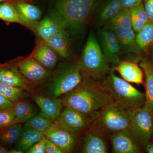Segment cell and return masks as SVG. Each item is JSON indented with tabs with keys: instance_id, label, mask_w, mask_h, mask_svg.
<instances>
[{
	"instance_id": "6da1fadb",
	"label": "cell",
	"mask_w": 153,
	"mask_h": 153,
	"mask_svg": "<svg viewBox=\"0 0 153 153\" xmlns=\"http://www.w3.org/2000/svg\"><path fill=\"white\" fill-rule=\"evenodd\" d=\"M60 98L63 107L75 109L92 122L102 108L114 102L100 82L87 77Z\"/></svg>"
},
{
	"instance_id": "7a4b0ae2",
	"label": "cell",
	"mask_w": 153,
	"mask_h": 153,
	"mask_svg": "<svg viewBox=\"0 0 153 153\" xmlns=\"http://www.w3.org/2000/svg\"><path fill=\"white\" fill-rule=\"evenodd\" d=\"M129 124V109L114 101L100 111L89 129L106 138L115 133L128 129Z\"/></svg>"
},
{
	"instance_id": "3957f363",
	"label": "cell",
	"mask_w": 153,
	"mask_h": 153,
	"mask_svg": "<svg viewBox=\"0 0 153 153\" xmlns=\"http://www.w3.org/2000/svg\"><path fill=\"white\" fill-rule=\"evenodd\" d=\"M82 77L101 82L110 68L99 44L96 36L90 32L78 63Z\"/></svg>"
},
{
	"instance_id": "277c9868",
	"label": "cell",
	"mask_w": 153,
	"mask_h": 153,
	"mask_svg": "<svg viewBox=\"0 0 153 153\" xmlns=\"http://www.w3.org/2000/svg\"><path fill=\"white\" fill-rule=\"evenodd\" d=\"M100 0H58L56 10L73 32L82 30L92 19Z\"/></svg>"
},
{
	"instance_id": "5b68a950",
	"label": "cell",
	"mask_w": 153,
	"mask_h": 153,
	"mask_svg": "<svg viewBox=\"0 0 153 153\" xmlns=\"http://www.w3.org/2000/svg\"><path fill=\"white\" fill-rule=\"evenodd\" d=\"M102 87L112 99L128 109L144 106L145 94L134 87L123 79L118 77L113 71L101 82Z\"/></svg>"
},
{
	"instance_id": "8992f818",
	"label": "cell",
	"mask_w": 153,
	"mask_h": 153,
	"mask_svg": "<svg viewBox=\"0 0 153 153\" xmlns=\"http://www.w3.org/2000/svg\"><path fill=\"white\" fill-rule=\"evenodd\" d=\"M82 79L78 64L62 62L52 71L48 79L47 94L60 97L74 89Z\"/></svg>"
},
{
	"instance_id": "52a82bcc",
	"label": "cell",
	"mask_w": 153,
	"mask_h": 153,
	"mask_svg": "<svg viewBox=\"0 0 153 153\" xmlns=\"http://www.w3.org/2000/svg\"><path fill=\"white\" fill-rule=\"evenodd\" d=\"M129 124L128 130L142 148L151 140L153 112L146 106L129 109Z\"/></svg>"
},
{
	"instance_id": "ba28073f",
	"label": "cell",
	"mask_w": 153,
	"mask_h": 153,
	"mask_svg": "<svg viewBox=\"0 0 153 153\" xmlns=\"http://www.w3.org/2000/svg\"><path fill=\"white\" fill-rule=\"evenodd\" d=\"M64 107L57 119L63 128L78 137L90 128L92 121L73 108Z\"/></svg>"
},
{
	"instance_id": "9c48e42d",
	"label": "cell",
	"mask_w": 153,
	"mask_h": 153,
	"mask_svg": "<svg viewBox=\"0 0 153 153\" xmlns=\"http://www.w3.org/2000/svg\"><path fill=\"white\" fill-rule=\"evenodd\" d=\"M96 37L108 63L117 66L122 53L116 33L102 28L99 29Z\"/></svg>"
},
{
	"instance_id": "30bf717a",
	"label": "cell",
	"mask_w": 153,
	"mask_h": 153,
	"mask_svg": "<svg viewBox=\"0 0 153 153\" xmlns=\"http://www.w3.org/2000/svg\"><path fill=\"white\" fill-rule=\"evenodd\" d=\"M16 62L19 71L35 87L47 81L52 72L30 56Z\"/></svg>"
},
{
	"instance_id": "8fae6325",
	"label": "cell",
	"mask_w": 153,
	"mask_h": 153,
	"mask_svg": "<svg viewBox=\"0 0 153 153\" xmlns=\"http://www.w3.org/2000/svg\"><path fill=\"white\" fill-rule=\"evenodd\" d=\"M0 82L35 92V86L19 71L16 61L0 65Z\"/></svg>"
},
{
	"instance_id": "7c38bea8",
	"label": "cell",
	"mask_w": 153,
	"mask_h": 153,
	"mask_svg": "<svg viewBox=\"0 0 153 153\" xmlns=\"http://www.w3.org/2000/svg\"><path fill=\"white\" fill-rule=\"evenodd\" d=\"M44 134L46 138L58 146L65 153L69 152L72 149L78 137L63 128L57 119Z\"/></svg>"
},
{
	"instance_id": "4fadbf2b",
	"label": "cell",
	"mask_w": 153,
	"mask_h": 153,
	"mask_svg": "<svg viewBox=\"0 0 153 153\" xmlns=\"http://www.w3.org/2000/svg\"><path fill=\"white\" fill-rule=\"evenodd\" d=\"M66 28H68L67 22L56 10L38 22L35 33L41 40L45 41L60 30Z\"/></svg>"
},
{
	"instance_id": "5bb4252c",
	"label": "cell",
	"mask_w": 153,
	"mask_h": 153,
	"mask_svg": "<svg viewBox=\"0 0 153 153\" xmlns=\"http://www.w3.org/2000/svg\"><path fill=\"white\" fill-rule=\"evenodd\" d=\"M108 137L112 146L113 152L115 153H139L141 147L133 137L128 130L117 132Z\"/></svg>"
},
{
	"instance_id": "9a60e30c",
	"label": "cell",
	"mask_w": 153,
	"mask_h": 153,
	"mask_svg": "<svg viewBox=\"0 0 153 153\" xmlns=\"http://www.w3.org/2000/svg\"><path fill=\"white\" fill-rule=\"evenodd\" d=\"M32 98L41 111L54 121L60 115L63 107L60 97L48 94L33 93Z\"/></svg>"
},
{
	"instance_id": "2e32d148",
	"label": "cell",
	"mask_w": 153,
	"mask_h": 153,
	"mask_svg": "<svg viewBox=\"0 0 153 153\" xmlns=\"http://www.w3.org/2000/svg\"><path fill=\"white\" fill-rule=\"evenodd\" d=\"M58 56L52 48L40 39L38 41L36 48L30 57L48 70L52 71L57 66Z\"/></svg>"
},
{
	"instance_id": "e0dca14e",
	"label": "cell",
	"mask_w": 153,
	"mask_h": 153,
	"mask_svg": "<svg viewBox=\"0 0 153 153\" xmlns=\"http://www.w3.org/2000/svg\"><path fill=\"white\" fill-rule=\"evenodd\" d=\"M16 7L23 25L35 32L36 25L41 19L42 13L38 7L25 2H12Z\"/></svg>"
},
{
	"instance_id": "ac0fdd59",
	"label": "cell",
	"mask_w": 153,
	"mask_h": 153,
	"mask_svg": "<svg viewBox=\"0 0 153 153\" xmlns=\"http://www.w3.org/2000/svg\"><path fill=\"white\" fill-rule=\"evenodd\" d=\"M44 41L60 57L63 58L69 57L71 40L69 32L66 28L60 30Z\"/></svg>"
},
{
	"instance_id": "d6986e66",
	"label": "cell",
	"mask_w": 153,
	"mask_h": 153,
	"mask_svg": "<svg viewBox=\"0 0 153 153\" xmlns=\"http://www.w3.org/2000/svg\"><path fill=\"white\" fill-rule=\"evenodd\" d=\"M122 8L120 0H106L96 14L95 27L98 29L103 27Z\"/></svg>"
},
{
	"instance_id": "ffe728a7",
	"label": "cell",
	"mask_w": 153,
	"mask_h": 153,
	"mask_svg": "<svg viewBox=\"0 0 153 153\" xmlns=\"http://www.w3.org/2000/svg\"><path fill=\"white\" fill-rule=\"evenodd\" d=\"M114 69L127 82L137 84L143 82L142 70L135 63L127 60L120 61Z\"/></svg>"
},
{
	"instance_id": "44dd1931",
	"label": "cell",
	"mask_w": 153,
	"mask_h": 153,
	"mask_svg": "<svg viewBox=\"0 0 153 153\" xmlns=\"http://www.w3.org/2000/svg\"><path fill=\"white\" fill-rule=\"evenodd\" d=\"M105 138L88 129L83 137L81 152L106 153L108 150Z\"/></svg>"
},
{
	"instance_id": "7402d4cb",
	"label": "cell",
	"mask_w": 153,
	"mask_h": 153,
	"mask_svg": "<svg viewBox=\"0 0 153 153\" xmlns=\"http://www.w3.org/2000/svg\"><path fill=\"white\" fill-rule=\"evenodd\" d=\"M132 28L116 33L121 53H131L140 57L142 53L136 42V35Z\"/></svg>"
},
{
	"instance_id": "603a6c76",
	"label": "cell",
	"mask_w": 153,
	"mask_h": 153,
	"mask_svg": "<svg viewBox=\"0 0 153 153\" xmlns=\"http://www.w3.org/2000/svg\"><path fill=\"white\" fill-rule=\"evenodd\" d=\"M15 117L13 123H26L38 114L36 107L27 100H24L15 103L14 105Z\"/></svg>"
},
{
	"instance_id": "cb8c5ba5",
	"label": "cell",
	"mask_w": 153,
	"mask_h": 153,
	"mask_svg": "<svg viewBox=\"0 0 153 153\" xmlns=\"http://www.w3.org/2000/svg\"><path fill=\"white\" fill-rule=\"evenodd\" d=\"M132 28L129 9L122 8L103 26V29L117 33Z\"/></svg>"
},
{
	"instance_id": "d4e9b609",
	"label": "cell",
	"mask_w": 153,
	"mask_h": 153,
	"mask_svg": "<svg viewBox=\"0 0 153 153\" xmlns=\"http://www.w3.org/2000/svg\"><path fill=\"white\" fill-rule=\"evenodd\" d=\"M45 137L44 133L33 129L24 128L17 142V149L25 152L36 143Z\"/></svg>"
},
{
	"instance_id": "484cf974",
	"label": "cell",
	"mask_w": 153,
	"mask_h": 153,
	"mask_svg": "<svg viewBox=\"0 0 153 153\" xmlns=\"http://www.w3.org/2000/svg\"><path fill=\"white\" fill-rule=\"evenodd\" d=\"M140 66L144 72L146 81V101L144 105L153 112V65L148 60L143 59Z\"/></svg>"
},
{
	"instance_id": "4316f807",
	"label": "cell",
	"mask_w": 153,
	"mask_h": 153,
	"mask_svg": "<svg viewBox=\"0 0 153 153\" xmlns=\"http://www.w3.org/2000/svg\"><path fill=\"white\" fill-rule=\"evenodd\" d=\"M30 92L21 88L0 82V94L15 104L26 100L30 97Z\"/></svg>"
},
{
	"instance_id": "83f0119b",
	"label": "cell",
	"mask_w": 153,
	"mask_h": 153,
	"mask_svg": "<svg viewBox=\"0 0 153 153\" xmlns=\"http://www.w3.org/2000/svg\"><path fill=\"white\" fill-rule=\"evenodd\" d=\"M132 28L138 33L149 22L143 3L129 9Z\"/></svg>"
},
{
	"instance_id": "f1b7e54d",
	"label": "cell",
	"mask_w": 153,
	"mask_h": 153,
	"mask_svg": "<svg viewBox=\"0 0 153 153\" xmlns=\"http://www.w3.org/2000/svg\"><path fill=\"white\" fill-rule=\"evenodd\" d=\"M22 124L15 123L1 130L0 132V141L7 146L16 144L23 131Z\"/></svg>"
},
{
	"instance_id": "f546056e",
	"label": "cell",
	"mask_w": 153,
	"mask_h": 153,
	"mask_svg": "<svg viewBox=\"0 0 153 153\" xmlns=\"http://www.w3.org/2000/svg\"><path fill=\"white\" fill-rule=\"evenodd\" d=\"M0 19L8 24L15 23L23 25L16 7L9 1L0 3Z\"/></svg>"
},
{
	"instance_id": "4dcf8cb0",
	"label": "cell",
	"mask_w": 153,
	"mask_h": 153,
	"mask_svg": "<svg viewBox=\"0 0 153 153\" xmlns=\"http://www.w3.org/2000/svg\"><path fill=\"white\" fill-rule=\"evenodd\" d=\"M136 42L141 50H147L153 43V22H149L136 35Z\"/></svg>"
},
{
	"instance_id": "1f68e13d",
	"label": "cell",
	"mask_w": 153,
	"mask_h": 153,
	"mask_svg": "<svg viewBox=\"0 0 153 153\" xmlns=\"http://www.w3.org/2000/svg\"><path fill=\"white\" fill-rule=\"evenodd\" d=\"M53 122L41 111L25 123L24 128L33 129L44 133L50 127Z\"/></svg>"
},
{
	"instance_id": "d6a6232c",
	"label": "cell",
	"mask_w": 153,
	"mask_h": 153,
	"mask_svg": "<svg viewBox=\"0 0 153 153\" xmlns=\"http://www.w3.org/2000/svg\"><path fill=\"white\" fill-rule=\"evenodd\" d=\"M15 117L14 106L0 111V130H2L12 125Z\"/></svg>"
},
{
	"instance_id": "836d02e7",
	"label": "cell",
	"mask_w": 153,
	"mask_h": 153,
	"mask_svg": "<svg viewBox=\"0 0 153 153\" xmlns=\"http://www.w3.org/2000/svg\"><path fill=\"white\" fill-rule=\"evenodd\" d=\"M47 140V139L46 137L44 138L32 146L26 153H45V147Z\"/></svg>"
},
{
	"instance_id": "e575fe53",
	"label": "cell",
	"mask_w": 153,
	"mask_h": 153,
	"mask_svg": "<svg viewBox=\"0 0 153 153\" xmlns=\"http://www.w3.org/2000/svg\"><path fill=\"white\" fill-rule=\"evenodd\" d=\"M143 1L149 21L153 22V0H143Z\"/></svg>"
},
{
	"instance_id": "d590c367",
	"label": "cell",
	"mask_w": 153,
	"mask_h": 153,
	"mask_svg": "<svg viewBox=\"0 0 153 153\" xmlns=\"http://www.w3.org/2000/svg\"><path fill=\"white\" fill-rule=\"evenodd\" d=\"M45 153H64L65 152L61 149L57 145L47 139L45 147Z\"/></svg>"
},
{
	"instance_id": "8d00e7d4",
	"label": "cell",
	"mask_w": 153,
	"mask_h": 153,
	"mask_svg": "<svg viewBox=\"0 0 153 153\" xmlns=\"http://www.w3.org/2000/svg\"><path fill=\"white\" fill-rule=\"evenodd\" d=\"M123 8L130 9L142 3L143 0H120Z\"/></svg>"
},
{
	"instance_id": "74e56055",
	"label": "cell",
	"mask_w": 153,
	"mask_h": 153,
	"mask_svg": "<svg viewBox=\"0 0 153 153\" xmlns=\"http://www.w3.org/2000/svg\"><path fill=\"white\" fill-rule=\"evenodd\" d=\"M14 104L0 94V111L11 108L14 106Z\"/></svg>"
},
{
	"instance_id": "f35d334b",
	"label": "cell",
	"mask_w": 153,
	"mask_h": 153,
	"mask_svg": "<svg viewBox=\"0 0 153 153\" xmlns=\"http://www.w3.org/2000/svg\"><path fill=\"white\" fill-rule=\"evenodd\" d=\"M143 148L147 153H153V143L151 140L149 141Z\"/></svg>"
},
{
	"instance_id": "ab89813d",
	"label": "cell",
	"mask_w": 153,
	"mask_h": 153,
	"mask_svg": "<svg viewBox=\"0 0 153 153\" xmlns=\"http://www.w3.org/2000/svg\"><path fill=\"white\" fill-rule=\"evenodd\" d=\"M8 151L7 148L0 145V153H8Z\"/></svg>"
},
{
	"instance_id": "60d3db41",
	"label": "cell",
	"mask_w": 153,
	"mask_h": 153,
	"mask_svg": "<svg viewBox=\"0 0 153 153\" xmlns=\"http://www.w3.org/2000/svg\"><path fill=\"white\" fill-rule=\"evenodd\" d=\"M9 153H23L24 152L19 150L16 149H11V150L8 151Z\"/></svg>"
},
{
	"instance_id": "b9f144b4",
	"label": "cell",
	"mask_w": 153,
	"mask_h": 153,
	"mask_svg": "<svg viewBox=\"0 0 153 153\" xmlns=\"http://www.w3.org/2000/svg\"><path fill=\"white\" fill-rule=\"evenodd\" d=\"M10 0H0V3L8 1Z\"/></svg>"
},
{
	"instance_id": "7bdbcfd3",
	"label": "cell",
	"mask_w": 153,
	"mask_h": 153,
	"mask_svg": "<svg viewBox=\"0 0 153 153\" xmlns=\"http://www.w3.org/2000/svg\"><path fill=\"white\" fill-rule=\"evenodd\" d=\"M152 138L153 139V126H152Z\"/></svg>"
},
{
	"instance_id": "ee69618b",
	"label": "cell",
	"mask_w": 153,
	"mask_h": 153,
	"mask_svg": "<svg viewBox=\"0 0 153 153\" xmlns=\"http://www.w3.org/2000/svg\"></svg>"
}]
</instances>
